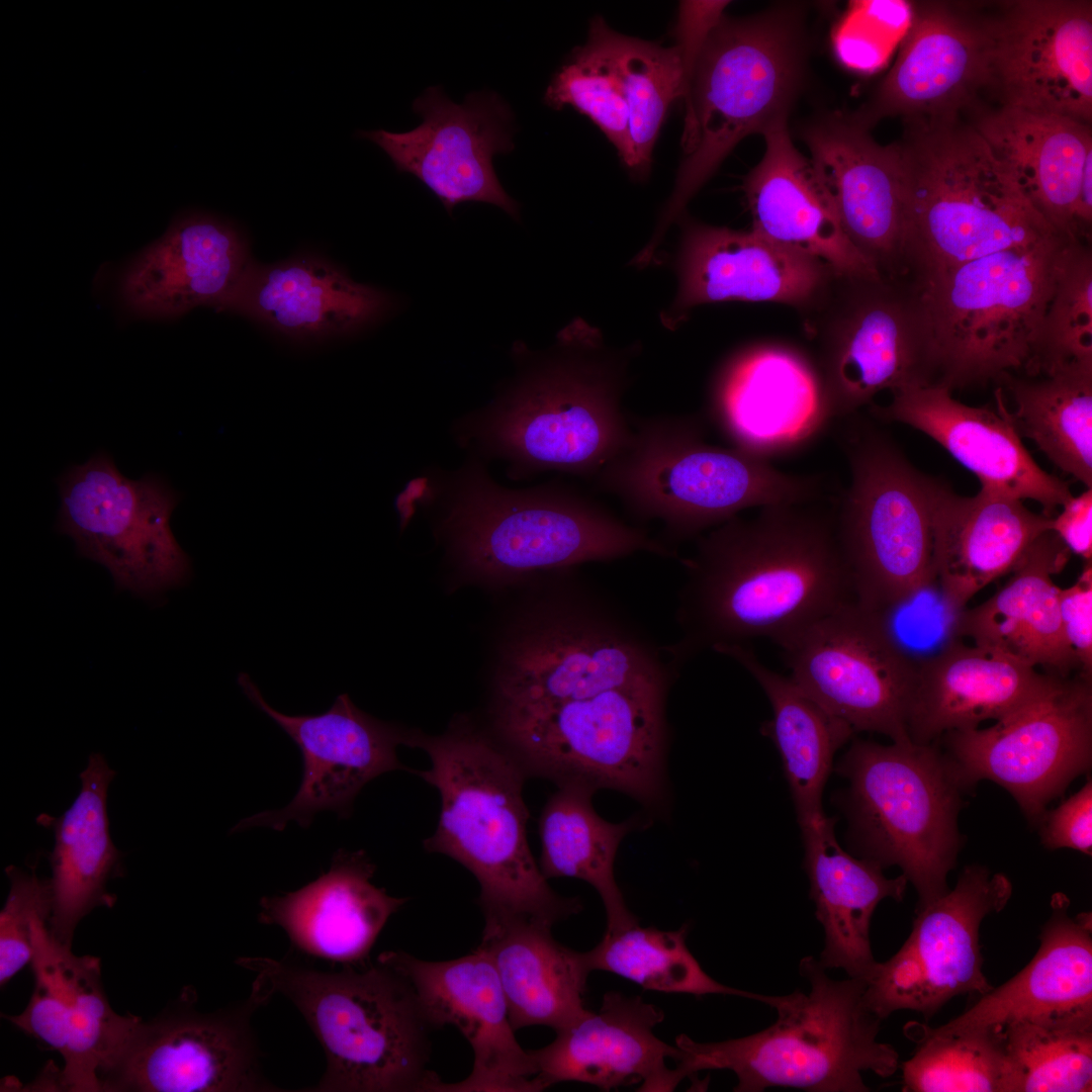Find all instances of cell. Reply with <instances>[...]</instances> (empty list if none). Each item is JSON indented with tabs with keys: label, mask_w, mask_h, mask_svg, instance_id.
<instances>
[{
	"label": "cell",
	"mask_w": 1092,
	"mask_h": 1092,
	"mask_svg": "<svg viewBox=\"0 0 1092 1092\" xmlns=\"http://www.w3.org/2000/svg\"><path fill=\"white\" fill-rule=\"evenodd\" d=\"M1070 242L1053 235L911 283L935 384L951 390L1023 372Z\"/></svg>",
	"instance_id": "obj_10"
},
{
	"label": "cell",
	"mask_w": 1092,
	"mask_h": 1092,
	"mask_svg": "<svg viewBox=\"0 0 1092 1092\" xmlns=\"http://www.w3.org/2000/svg\"><path fill=\"white\" fill-rule=\"evenodd\" d=\"M1018 434L1061 470L1092 487V363L1036 376L1005 374Z\"/></svg>",
	"instance_id": "obj_46"
},
{
	"label": "cell",
	"mask_w": 1092,
	"mask_h": 1092,
	"mask_svg": "<svg viewBox=\"0 0 1092 1092\" xmlns=\"http://www.w3.org/2000/svg\"><path fill=\"white\" fill-rule=\"evenodd\" d=\"M932 569L946 605L959 613L982 588L1009 573L1052 518L1023 500L983 489L964 496L931 483Z\"/></svg>",
	"instance_id": "obj_37"
},
{
	"label": "cell",
	"mask_w": 1092,
	"mask_h": 1092,
	"mask_svg": "<svg viewBox=\"0 0 1092 1092\" xmlns=\"http://www.w3.org/2000/svg\"><path fill=\"white\" fill-rule=\"evenodd\" d=\"M377 961L410 982L433 1028L454 1025L472 1048L470 1075L453 1084L440 1080L433 1091H542L533 1059L515 1036L496 970L482 949L442 962L386 950Z\"/></svg>",
	"instance_id": "obj_25"
},
{
	"label": "cell",
	"mask_w": 1092,
	"mask_h": 1092,
	"mask_svg": "<svg viewBox=\"0 0 1092 1092\" xmlns=\"http://www.w3.org/2000/svg\"><path fill=\"white\" fill-rule=\"evenodd\" d=\"M1002 1030L1005 1092L1092 1090V1028L1016 1021Z\"/></svg>",
	"instance_id": "obj_51"
},
{
	"label": "cell",
	"mask_w": 1092,
	"mask_h": 1092,
	"mask_svg": "<svg viewBox=\"0 0 1092 1092\" xmlns=\"http://www.w3.org/2000/svg\"><path fill=\"white\" fill-rule=\"evenodd\" d=\"M802 310L831 421L868 407L884 390L935 383L920 307L908 282L832 272Z\"/></svg>",
	"instance_id": "obj_15"
},
{
	"label": "cell",
	"mask_w": 1092,
	"mask_h": 1092,
	"mask_svg": "<svg viewBox=\"0 0 1092 1092\" xmlns=\"http://www.w3.org/2000/svg\"><path fill=\"white\" fill-rule=\"evenodd\" d=\"M612 28L601 17L590 22L586 42L575 48L552 76L544 103L570 106L592 119L625 164L629 156V110L611 51Z\"/></svg>",
	"instance_id": "obj_50"
},
{
	"label": "cell",
	"mask_w": 1092,
	"mask_h": 1092,
	"mask_svg": "<svg viewBox=\"0 0 1092 1092\" xmlns=\"http://www.w3.org/2000/svg\"><path fill=\"white\" fill-rule=\"evenodd\" d=\"M819 500L765 506L697 538L694 553L680 559V634L662 646L677 676L702 651L759 637L781 647L854 601L835 507Z\"/></svg>",
	"instance_id": "obj_1"
},
{
	"label": "cell",
	"mask_w": 1092,
	"mask_h": 1092,
	"mask_svg": "<svg viewBox=\"0 0 1092 1092\" xmlns=\"http://www.w3.org/2000/svg\"><path fill=\"white\" fill-rule=\"evenodd\" d=\"M559 339L557 351L531 360L502 397L456 428L462 446L504 460L513 479L595 478L631 436L622 399L633 352L607 348L586 326Z\"/></svg>",
	"instance_id": "obj_2"
},
{
	"label": "cell",
	"mask_w": 1092,
	"mask_h": 1092,
	"mask_svg": "<svg viewBox=\"0 0 1092 1092\" xmlns=\"http://www.w3.org/2000/svg\"><path fill=\"white\" fill-rule=\"evenodd\" d=\"M626 446L595 477L640 521H657L667 546L698 538L744 510L819 500V474H796L734 447L706 442L696 415L630 420ZM673 549V548H672Z\"/></svg>",
	"instance_id": "obj_8"
},
{
	"label": "cell",
	"mask_w": 1092,
	"mask_h": 1092,
	"mask_svg": "<svg viewBox=\"0 0 1092 1092\" xmlns=\"http://www.w3.org/2000/svg\"><path fill=\"white\" fill-rule=\"evenodd\" d=\"M669 691L618 689L546 708L497 710L496 723L526 775L613 789L664 812Z\"/></svg>",
	"instance_id": "obj_13"
},
{
	"label": "cell",
	"mask_w": 1092,
	"mask_h": 1092,
	"mask_svg": "<svg viewBox=\"0 0 1092 1092\" xmlns=\"http://www.w3.org/2000/svg\"><path fill=\"white\" fill-rule=\"evenodd\" d=\"M832 269L762 235L686 222L676 259L677 289L662 322L677 328L696 306L723 301L775 302L802 310Z\"/></svg>",
	"instance_id": "obj_30"
},
{
	"label": "cell",
	"mask_w": 1092,
	"mask_h": 1092,
	"mask_svg": "<svg viewBox=\"0 0 1092 1092\" xmlns=\"http://www.w3.org/2000/svg\"><path fill=\"white\" fill-rule=\"evenodd\" d=\"M982 16L996 106L1092 122V3L1016 0Z\"/></svg>",
	"instance_id": "obj_21"
},
{
	"label": "cell",
	"mask_w": 1092,
	"mask_h": 1092,
	"mask_svg": "<svg viewBox=\"0 0 1092 1092\" xmlns=\"http://www.w3.org/2000/svg\"><path fill=\"white\" fill-rule=\"evenodd\" d=\"M798 823L810 897L824 930L818 961L867 983L878 965L871 946L873 914L884 899L902 901L908 882L903 875L887 878L876 861L845 851L835 835L836 819L824 812Z\"/></svg>",
	"instance_id": "obj_41"
},
{
	"label": "cell",
	"mask_w": 1092,
	"mask_h": 1092,
	"mask_svg": "<svg viewBox=\"0 0 1092 1092\" xmlns=\"http://www.w3.org/2000/svg\"><path fill=\"white\" fill-rule=\"evenodd\" d=\"M611 51L629 110V156L624 164L641 178L648 173L659 129L671 103L686 93L681 54L612 29Z\"/></svg>",
	"instance_id": "obj_49"
},
{
	"label": "cell",
	"mask_w": 1092,
	"mask_h": 1092,
	"mask_svg": "<svg viewBox=\"0 0 1092 1092\" xmlns=\"http://www.w3.org/2000/svg\"><path fill=\"white\" fill-rule=\"evenodd\" d=\"M5 872L10 889L0 912L1 987L31 963L33 923L39 916L50 917L52 911L50 879L38 878L35 867L28 873L9 866Z\"/></svg>",
	"instance_id": "obj_53"
},
{
	"label": "cell",
	"mask_w": 1092,
	"mask_h": 1092,
	"mask_svg": "<svg viewBox=\"0 0 1092 1092\" xmlns=\"http://www.w3.org/2000/svg\"><path fill=\"white\" fill-rule=\"evenodd\" d=\"M940 738L964 791L981 780L993 781L1029 820L1039 822L1046 805L1090 768L1092 678L1055 675L1042 692L991 727L949 731Z\"/></svg>",
	"instance_id": "obj_17"
},
{
	"label": "cell",
	"mask_w": 1092,
	"mask_h": 1092,
	"mask_svg": "<svg viewBox=\"0 0 1092 1092\" xmlns=\"http://www.w3.org/2000/svg\"><path fill=\"white\" fill-rule=\"evenodd\" d=\"M818 959L805 957L799 972L810 986L778 996V1018L753 1034L700 1042L687 1034L675 1039L677 1082L701 1071L728 1070L736 1092L770 1087L810 1092H867L862 1073L889 1078L899 1068L895 1048L878 1038L882 1019L864 1001L867 983L835 980Z\"/></svg>",
	"instance_id": "obj_9"
},
{
	"label": "cell",
	"mask_w": 1092,
	"mask_h": 1092,
	"mask_svg": "<svg viewBox=\"0 0 1092 1092\" xmlns=\"http://www.w3.org/2000/svg\"><path fill=\"white\" fill-rule=\"evenodd\" d=\"M389 297L314 256L274 264L251 260L218 311L253 320L295 341L352 335L381 318Z\"/></svg>",
	"instance_id": "obj_34"
},
{
	"label": "cell",
	"mask_w": 1092,
	"mask_h": 1092,
	"mask_svg": "<svg viewBox=\"0 0 1092 1092\" xmlns=\"http://www.w3.org/2000/svg\"><path fill=\"white\" fill-rule=\"evenodd\" d=\"M451 476L441 527L460 566L477 578L519 581L640 552L677 557L646 529L624 522L572 486L508 488L478 462Z\"/></svg>",
	"instance_id": "obj_7"
},
{
	"label": "cell",
	"mask_w": 1092,
	"mask_h": 1092,
	"mask_svg": "<svg viewBox=\"0 0 1092 1092\" xmlns=\"http://www.w3.org/2000/svg\"><path fill=\"white\" fill-rule=\"evenodd\" d=\"M251 992L268 1004L281 995L306 1020L326 1056L310 1092L433 1091L428 1022L410 982L377 961L339 971L314 969L290 949L283 958L242 957Z\"/></svg>",
	"instance_id": "obj_4"
},
{
	"label": "cell",
	"mask_w": 1092,
	"mask_h": 1092,
	"mask_svg": "<svg viewBox=\"0 0 1092 1092\" xmlns=\"http://www.w3.org/2000/svg\"><path fill=\"white\" fill-rule=\"evenodd\" d=\"M803 139L848 240L883 278L906 281L897 143L882 146L851 115L837 113L809 125Z\"/></svg>",
	"instance_id": "obj_28"
},
{
	"label": "cell",
	"mask_w": 1092,
	"mask_h": 1092,
	"mask_svg": "<svg viewBox=\"0 0 1092 1092\" xmlns=\"http://www.w3.org/2000/svg\"><path fill=\"white\" fill-rule=\"evenodd\" d=\"M836 771L848 782L841 804L860 857L899 867L917 907L944 895L961 847L964 790L935 742L855 740Z\"/></svg>",
	"instance_id": "obj_12"
},
{
	"label": "cell",
	"mask_w": 1092,
	"mask_h": 1092,
	"mask_svg": "<svg viewBox=\"0 0 1092 1092\" xmlns=\"http://www.w3.org/2000/svg\"><path fill=\"white\" fill-rule=\"evenodd\" d=\"M116 772L104 756L92 753L80 774L81 790L60 817L41 814L37 823L55 834L49 860L52 869V911L49 928L71 945L81 919L96 907H112L116 897L106 890L122 872V853L109 831L107 792Z\"/></svg>",
	"instance_id": "obj_42"
},
{
	"label": "cell",
	"mask_w": 1092,
	"mask_h": 1092,
	"mask_svg": "<svg viewBox=\"0 0 1092 1092\" xmlns=\"http://www.w3.org/2000/svg\"><path fill=\"white\" fill-rule=\"evenodd\" d=\"M406 745L429 754L431 766L417 774L441 797L437 829L424 846L473 874L485 922L526 919L552 927L582 910L579 898L549 886L532 855L526 772L509 751L463 726L439 736L410 733Z\"/></svg>",
	"instance_id": "obj_3"
},
{
	"label": "cell",
	"mask_w": 1092,
	"mask_h": 1092,
	"mask_svg": "<svg viewBox=\"0 0 1092 1092\" xmlns=\"http://www.w3.org/2000/svg\"><path fill=\"white\" fill-rule=\"evenodd\" d=\"M904 1033L915 1051L901 1066L903 1091L1005 1092L1002 1028L949 1031L909 1021Z\"/></svg>",
	"instance_id": "obj_48"
},
{
	"label": "cell",
	"mask_w": 1092,
	"mask_h": 1092,
	"mask_svg": "<svg viewBox=\"0 0 1092 1092\" xmlns=\"http://www.w3.org/2000/svg\"><path fill=\"white\" fill-rule=\"evenodd\" d=\"M1059 613L1064 636L1074 651L1082 675L1092 678V561L1076 582L1059 592Z\"/></svg>",
	"instance_id": "obj_54"
},
{
	"label": "cell",
	"mask_w": 1092,
	"mask_h": 1092,
	"mask_svg": "<svg viewBox=\"0 0 1092 1092\" xmlns=\"http://www.w3.org/2000/svg\"><path fill=\"white\" fill-rule=\"evenodd\" d=\"M244 694L296 744L302 758L298 791L283 808L241 820L232 833L267 827L282 831L289 822L307 828L321 812L345 818L363 787L384 772L402 769L396 747L410 733L355 706L347 694L320 715H286L272 708L247 673L238 678Z\"/></svg>",
	"instance_id": "obj_24"
},
{
	"label": "cell",
	"mask_w": 1092,
	"mask_h": 1092,
	"mask_svg": "<svg viewBox=\"0 0 1092 1092\" xmlns=\"http://www.w3.org/2000/svg\"><path fill=\"white\" fill-rule=\"evenodd\" d=\"M663 1011L640 996L605 993L598 1012L588 1010L555 1030V1038L529 1050L541 1090L561 1082H580L610 1091L640 1084V1091H672L678 1085L666 1060L678 1048L654 1032Z\"/></svg>",
	"instance_id": "obj_32"
},
{
	"label": "cell",
	"mask_w": 1092,
	"mask_h": 1092,
	"mask_svg": "<svg viewBox=\"0 0 1092 1092\" xmlns=\"http://www.w3.org/2000/svg\"><path fill=\"white\" fill-rule=\"evenodd\" d=\"M1092 363V252L1072 241L1059 266L1052 299L1030 359L1028 376L1050 374L1067 365Z\"/></svg>",
	"instance_id": "obj_52"
},
{
	"label": "cell",
	"mask_w": 1092,
	"mask_h": 1092,
	"mask_svg": "<svg viewBox=\"0 0 1092 1092\" xmlns=\"http://www.w3.org/2000/svg\"><path fill=\"white\" fill-rule=\"evenodd\" d=\"M423 121L405 132L359 131L381 148L397 171L417 177L449 213L463 202L491 203L519 216L518 203L500 185L493 157L514 150V115L495 92L466 95L460 104L440 86H431L413 103Z\"/></svg>",
	"instance_id": "obj_22"
},
{
	"label": "cell",
	"mask_w": 1092,
	"mask_h": 1092,
	"mask_svg": "<svg viewBox=\"0 0 1092 1092\" xmlns=\"http://www.w3.org/2000/svg\"><path fill=\"white\" fill-rule=\"evenodd\" d=\"M728 4L729 1H682L679 5L675 44L681 54L686 92L697 60Z\"/></svg>",
	"instance_id": "obj_56"
},
{
	"label": "cell",
	"mask_w": 1092,
	"mask_h": 1092,
	"mask_svg": "<svg viewBox=\"0 0 1092 1092\" xmlns=\"http://www.w3.org/2000/svg\"><path fill=\"white\" fill-rule=\"evenodd\" d=\"M1070 554L1053 531L1041 534L1000 589L958 614L957 638H970L974 645L1041 667L1045 673L1066 677L1080 669L1061 626V587L1052 578L1063 570Z\"/></svg>",
	"instance_id": "obj_40"
},
{
	"label": "cell",
	"mask_w": 1092,
	"mask_h": 1092,
	"mask_svg": "<svg viewBox=\"0 0 1092 1092\" xmlns=\"http://www.w3.org/2000/svg\"><path fill=\"white\" fill-rule=\"evenodd\" d=\"M551 928L526 919L485 922L477 947L496 970L515 1031L531 1025L557 1030L588 1011L587 952L561 944Z\"/></svg>",
	"instance_id": "obj_43"
},
{
	"label": "cell",
	"mask_w": 1092,
	"mask_h": 1092,
	"mask_svg": "<svg viewBox=\"0 0 1092 1092\" xmlns=\"http://www.w3.org/2000/svg\"><path fill=\"white\" fill-rule=\"evenodd\" d=\"M496 679L497 710L551 707L618 689H671L662 646L575 568L536 578Z\"/></svg>",
	"instance_id": "obj_5"
},
{
	"label": "cell",
	"mask_w": 1092,
	"mask_h": 1092,
	"mask_svg": "<svg viewBox=\"0 0 1092 1092\" xmlns=\"http://www.w3.org/2000/svg\"><path fill=\"white\" fill-rule=\"evenodd\" d=\"M375 864L363 850L340 849L330 869L300 889L260 899L258 921L280 927L295 952L364 967L389 917L407 899L371 879Z\"/></svg>",
	"instance_id": "obj_35"
},
{
	"label": "cell",
	"mask_w": 1092,
	"mask_h": 1092,
	"mask_svg": "<svg viewBox=\"0 0 1092 1092\" xmlns=\"http://www.w3.org/2000/svg\"><path fill=\"white\" fill-rule=\"evenodd\" d=\"M251 260L234 223L184 213L126 266L120 296L131 312L148 318H174L203 305L218 310Z\"/></svg>",
	"instance_id": "obj_33"
},
{
	"label": "cell",
	"mask_w": 1092,
	"mask_h": 1092,
	"mask_svg": "<svg viewBox=\"0 0 1092 1092\" xmlns=\"http://www.w3.org/2000/svg\"><path fill=\"white\" fill-rule=\"evenodd\" d=\"M49 918L39 916L32 927L30 1000L20 1014L4 1017L63 1057V1069L52 1068L42 1088L102 1092L101 1073L141 1018L112 1009L102 985L100 960L75 956L71 945L51 932Z\"/></svg>",
	"instance_id": "obj_23"
},
{
	"label": "cell",
	"mask_w": 1092,
	"mask_h": 1092,
	"mask_svg": "<svg viewBox=\"0 0 1092 1092\" xmlns=\"http://www.w3.org/2000/svg\"><path fill=\"white\" fill-rule=\"evenodd\" d=\"M789 677L854 732L911 741L907 718L917 666L873 612L851 601L781 646Z\"/></svg>",
	"instance_id": "obj_20"
},
{
	"label": "cell",
	"mask_w": 1092,
	"mask_h": 1092,
	"mask_svg": "<svg viewBox=\"0 0 1092 1092\" xmlns=\"http://www.w3.org/2000/svg\"><path fill=\"white\" fill-rule=\"evenodd\" d=\"M940 384L906 387L892 392L884 405L872 403L874 419L910 426L943 447L974 473L981 489L1042 507L1053 518L1072 496L1068 484L1044 471L1021 442L1001 388L996 411L967 405Z\"/></svg>",
	"instance_id": "obj_29"
},
{
	"label": "cell",
	"mask_w": 1092,
	"mask_h": 1092,
	"mask_svg": "<svg viewBox=\"0 0 1092 1092\" xmlns=\"http://www.w3.org/2000/svg\"><path fill=\"white\" fill-rule=\"evenodd\" d=\"M1051 907L1031 961L940 1028L998 1029L1016 1021L1092 1028L1091 912L1070 916L1063 893L1053 895Z\"/></svg>",
	"instance_id": "obj_36"
},
{
	"label": "cell",
	"mask_w": 1092,
	"mask_h": 1092,
	"mask_svg": "<svg viewBox=\"0 0 1092 1092\" xmlns=\"http://www.w3.org/2000/svg\"><path fill=\"white\" fill-rule=\"evenodd\" d=\"M849 483L835 504L853 597L878 612L935 579L931 483L859 412L840 419Z\"/></svg>",
	"instance_id": "obj_14"
},
{
	"label": "cell",
	"mask_w": 1092,
	"mask_h": 1092,
	"mask_svg": "<svg viewBox=\"0 0 1092 1092\" xmlns=\"http://www.w3.org/2000/svg\"><path fill=\"white\" fill-rule=\"evenodd\" d=\"M709 407L732 447L767 460L801 448L831 422L813 360L771 343L744 348L722 365Z\"/></svg>",
	"instance_id": "obj_26"
},
{
	"label": "cell",
	"mask_w": 1092,
	"mask_h": 1092,
	"mask_svg": "<svg viewBox=\"0 0 1092 1092\" xmlns=\"http://www.w3.org/2000/svg\"><path fill=\"white\" fill-rule=\"evenodd\" d=\"M971 124L1016 179L1028 199L1062 236L1090 241L1091 124L1009 106L970 110Z\"/></svg>",
	"instance_id": "obj_31"
},
{
	"label": "cell",
	"mask_w": 1092,
	"mask_h": 1092,
	"mask_svg": "<svg viewBox=\"0 0 1092 1092\" xmlns=\"http://www.w3.org/2000/svg\"><path fill=\"white\" fill-rule=\"evenodd\" d=\"M186 987L150 1021L138 1022L101 1073L102 1092H282L261 1069L251 1020L266 1004L253 992L213 1012Z\"/></svg>",
	"instance_id": "obj_18"
},
{
	"label": "cell",
	"mask_w": 1092,
	"mask_h": 1092,
	"mask_svg": "<svg viewBox=\"0 0 1092 1092\" xmlns=\"http://www.w3.org/2000/svg\"><path fill=\"white\" fill-rule=\"evenodd\" d=\"M1092 784L1084 787L1039 820L1042 843L1052 849L1068 847L1086 854L1092 848Z\"/></svg>",
	"instance_id": "obj_55"
},
{
	"label": "cell",
	"mask_w": 1092,
	"mask_h": 1092,
	"mask_svg": "<svg viewBox=\"0 0 1092 1092\" xmlns=\"http://www.w3.org/2000/svg\"><path fill=\"white\" fill-rule=\"evenodd\" d=\"M1012 894L1009 879L972 864L938 899L916 907L912 930L867 982L864 1001L884 1020L899 1010L930 1019L960 995L979 997L993 989L983 972L980 927L1001 911Z\"/></svg>",
	"instance_id": "obj_19"
},
{
	"label": "cell",
	"mask_w": 1092,
	"mask_h": 1092,
	"mask_svg": "<svg viewBox=\"0 0 1092 1092\" xmlns=\"http://www.w3.org/2000/svg\"><path fill=\"white\" fill-rule=\"evenodd\" d=\"M984 79L982 15L963 4H918L894 66L851 117L868 129L886 117L904 122L961 117L980 104Z\"/></svg>",
	"instance_id": "obj_27"
},
{
	"label": "cell",
	"mask_w": 1092,
	"mask_h": 1092,
	"mask_svg": "<svg viewBox=\"0 0 1092 1092\" xmlns=\"http://www.w3.org/2000/svg\"><path fill=\"white\" fill-rule=\"evenodd\" d=\"M713 651L739 663L768 699L772 718L762 724L761 733L778 749L798 820L823 812V789L834 755L851 739L853 729L789 676L765 666L744 644L717 646Z\"/></svg>",
	"instance_id": "obj_44"
},
{
	"label": "cell",
	"mask_w": 1092,
	"mask_h": 1092,
	"mask_svg": "<svg viewBox=\"0 0 1092 1092\" xmlns=\"http://www.w3.org/2000/svg\"><path fill=\"white\" fill-rule=\"evenodd\" d=\"M596 792L578 783L558 786L539 819L538 864L547 880L575 878L593 886L605 907L606 931H617L639 922L626 905L614 866L623 838L640 826L641 819L605 820L593 805Z\"/></svg>",
	"instance_id": "obj_45"
},
{
	"label": "cell",
	"mask_w": 1092,
	"mask_h": 1092,
	"mask_svg": "<svg viewBox=\"0 0 1092 1092\" xmlns=\"http://www.w3.org/2000/svg\"><path fill=\"white\" fill-rule=\"evenodd\" d=\"M904 125L897 146L911 283L1059 234L971 123Z\"/></svg>",
	"instance_id": "obj_6"
},
{
	"label": "cell",
	"mask_w": 1092,
	"mask_h": 1092,
	"mask_svg": "<svg viewBox=\"0 0 1092 1092\" xmlns=\"http://www.w3.org/2000/svg\"><path fill=\"white\" fill-rule=\"evenodd\" d=\"M1063 510L1052 518L1053 531L1070 550L1085 561H1092V487L1072 495Z\"/></svg>",
	"instance_id": "obj_57"
},
{
	"label": "cell",
	"mask_w": 1092,
	"mask_h": 1092,
	"mask_svg": "<svg viewBox=\"0 0 1092 1092\" xmlns=\"http://www.w3.org/2000/svg\"><path fill=\"white\" fill-rule=\"evenodd\" d=\"M688 932V924L666 931L643 927L639 922L606 931L600 942L586 951L590 969L613 973L650 991L733 995L772 1007L777 996L732 988L710 977L690 951L686 942Z\"/></svg>",
	"instance_id": "obj_47"
},
{
	"label": "cell",
	"mask_w": 1092,
	"mask_h": 1092,
	"mask_svg": "<svg viewBox=\"0 0 1092 1092\" xmlns=\"http://www.w3.org/2000/svg\"><path fill=\"white\" fill-rule=\"evenodd\" d=\"M797 28L771 12L723 17L709 35L685 95L684 159L648 254L739 142L788 118L803 64Z\"/></svg>",
	"instance_id": "obj_11"
},
{
	"label": "cell",
	"mask_w": 1092,
	"mask_h": 1092,
	"mask_svg": "<svg viewBox=\"0 0 1092 1092\" xmlns=\"http://www.w3.org/2000/svg\"><path fill=\"white\" fill-rule=\"evenodd\" d=\"M56 481V530L75 541L79 556L105 566L119 590L149 599L190 578L191 560L170 528L181 494L164 477L130 479L100 450Z\"/></svg>",
	"instance_id": "obj_16"
},
{
	"label": "cell",
	"mask_w": 1092,
	"mask_h": 1092,
	"mask_svg": "<svg viewBox=\"0 0 1092 1092\" xmlns=\"http://www.w3.org/2000/svg\"><path fill=\"white\" fill-rule=\"evenodd\" d=\"M787 125V119L780 120L763 131V156L744 179L751 230L817 258L835 273L882 279L844 234L810 159L796 149Z\"/></svg>",
	"instance_id": "obj_38"
},
{
	"label": "cell",
	"mask_w": 1092,
	"mask_h": 1092,
	"mask_svg": "<svg viewBox=\"0 0 1092 1092\" xmlns=\"http://www.w3.org/2000/svg\"><path fill=\"white\" fill-rule=\"evenodd\" d=\"M1054 676L1001 652L953 640L917 666L909 738L930 744L949 731L1001 720L1042 692Z\"/></svg>",
	"instance_id": "obj_39"
}]
</instances>
